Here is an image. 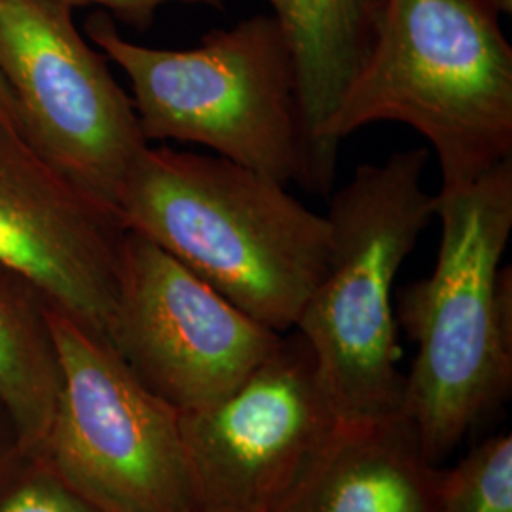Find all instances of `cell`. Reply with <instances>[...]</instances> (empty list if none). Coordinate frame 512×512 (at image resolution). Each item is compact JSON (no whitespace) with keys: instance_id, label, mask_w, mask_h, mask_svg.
Wrapping results in <instances>:
<instances>
[{"instance_id":"cell-1","label":"cell","mask_w":512,"mask_h":512,"mask_svg":"<svg viewBox=\"0 0 512 512\" xmlns=\"http://www.w3.org/2000/svg\"><path fill=\"white\" fill-rule=\"evenodd\" d=\"M118 213L128 232L279 334L294 329L329 266V219L285 184L217 154L148 145Z\"/></svg>"},{"instance_id":"cell-2","label":"cell","mask_w":512,"mask_h":512,"mask_svg":"<svg viewBox=\"0 0 512 512\" xmlns=\"http://www.w3.org/2000/svg\"><path fill=\"white\" fill-rule=\"evenodd\" d=\"M433 272L401 293L397 315L416 357L403 414L433 463L501 403L512 382V158L475 183L435 194Z\"/></svg>"},{"instance_id":"cell-3","label":"cell","mask_w":512,"mask_h":512,"mask_svg":"<svg viewBox=\"0 0 512 512\" xmlns=\"http://www.w3.org/2000/svg\"><path fill=\"white\" fill-rule=\"evenodd\" d=\"M84 31L128 76L148 143L202 145L277 183L330 194L336 173L311 139L293 54L272 14L215 29L190 50L131 42L103 10Z\"/></svg>"},{"instance_id":"cell-4","label":"cell","mask_w":512,"mask_h":512,"mask_svg":"<svg viewBox=\"0 0 512 512\" xmlns=\"http://www.w3.org/2000/svg\"><path fill=\"white\" fill-rule=\"evenodd\" d=\"M494 0H384L363 71L327 128L340 152L378 122L418 131L440 190L475 183L512 158V46Z\"/></svg>"},{"instance_id":"cell-5","label":"cell","mask_w":512,"mask_h":512,"mask_svg":"<svg viewBox=\"0 0 512 512\" xmlns=\"http://www.w3.org/2000/svg\"><path fill=\"white\" fill-rule=\"evenodd\" d=\"M427 162V148H410L361 164L330 202L329 266L294 332L342 423L403 412L393 285L435 220V194L423 186Z\"/></svg>"},{"instance_id":"cell-6","label":"cell","mask_w":512,"mask_h":512,"mask_svg":"<svg viewBox=\"0 0 512 512\" xmlns=\"http://www.w3.org/2000/svg\"><path fill=\"white\" fill-rule=\"evenodd\" d=\"M61 387L37 448L107 512H196L181 412L109 342L48 302Z\"/></svg>"},{"instance_id":"cell-7","label":"cell","mask_w":512,"mask_h":512,"mask_svg":"<svg viewBox=\"0 0 512 512\" xmlns=\"http://www.w3.org/2000/svg\"><path fill=\"white\" fill-rule=\"evenodd\" d=\"M0 78L23 139L118 213L122 188L150 143L107 57L78 31L73 8L0 0Z\"/></svg>"},{"instance_id":"cell-8","label":"cell","mask_w":512,"mask_h":512,"mask_svg":"<svg viewBox=\"0 0 512 512\" xmlns=\"http://www.w3.org/2000/svg\"><path fill=\"white\" fill-rule=\"evenodd\" d=\"M181 423L196 512L287 511L342 425L298 332Z\"/></svg>"},{"instance_id":"cell-9","label":"cell","mask_w":512,"mask_h":512,"mask_svg":"<svg viewBox=\"0 0 512 512\" xmlns=\"http://www.w3.org/2000/svg\"><path fill=\"white\" fill-rule=\"evenodd\" d=\"M281 340L156 243L126 234L109 344L179 412L228 397Z\"/></svg>"},{"instance_id":"cell-10","label":"cell","mask_w":512,"mask_h":512,"mask_svg":"<svg viewBox=\"0 0 512 512\" xmlns=\"http://www.w3.org/2000/svg\"><path fill=\"white\" fill-rule=\"evenodd\" d=\"M126 234L114 209L0 128V266L107 342Z\"/></svg>"},{"instance_id":"cell-11","label":"cell","mask_w":512,"mask_h":512,"mask_svg":"<svg viewBox=\"0 0 512 512\" xmlns=\"http://www.w3.org/2000/svg\"><path fill=\"white\" fill-rule=\"evenodd\" d=\"M442 480L403 412L342 423L285 512H439Z\"/></svg>"},{"instance_id":"cell-12","label":"cell","mask_w":512,"mask_h":512,"mask_svg":"<svg viewBox=\"0 0 512 512\" xmlns=\"http://www.w3.org/2000/svg\"><path fill=\"white\" fill-rule=\"evenodd\" d=\"M289 42L304 118L329 169L327 128L374 46L384 0H268Z\"/></svg>"},{"instance_id":"cell-13","label":"cell","mask_w":512,"mask_h":512,"mask_svg":"<svg viewBox=\"0 0 512 512\" xmlns=\"http://www.w3.org/2000/svg\"><path fill=\"white\" fill-rule=\"evenodd\" d=\"M59 387L48 300L29 281L0 266V404L31 450L48 435Z\"/></svg>"},{"instance_id":"cell-14","label":"cell","mask_w":512,"mask_h":512,"mask_svg":"<svg viewBox=\"0 0 512 512\" xmlns=\"http://www.w3.org/2000/svg\"><path fill=\"white\" fill-rule=\"evenodd\" d=\"M439 512H512V437L484 440L444 471Z\"/></svg>"},{"instance_id":"cell-15","label":"cell","mask_w":512,"mask_h":512,"mask_svg":"<svg viewBox=\"0 0 512 512\" xmlns=\"http://www.w3.org/2000/svg\"><path fill=\"white\" fill-rule=\"evenodd\" d=\"M0 512H107L31 450L0 490Z\"/></svg>"},{"instance_id":"cell-16","label":"cell","mask_w":512,"mask_h":512,"mask_svg":"<svg viewBox=\"0 0 512 512\" xmlns=\"http://www.w3.org/2000/svg\"><path fill=\"white\" fill-rule=\"evenodd\" d=\"M57 2L67 4L73 10L80 6H95L137 31H147L148 27L156 21L158 12L167 4H194V6H207L213 10H224V0H57Z\"/></svg>"},{"instance_id":"cell-17","label":"cell","mask_w":512,"mask_h":512,"mask_svg":"<svg viewBox=\"0 0 512 512\" xmlns=\"http://www.w3.org/2000/svg\"><path fill=\"white\" fill-rule=\"evenodd\" d=\"M31 452L19 435L18 427L6 408L0 404V490L6 486L19 463Z\"/></svg>"},{"instance_id":"cell-18","label":"cell","mask_w":512,"mask_h":512,"mask_svg":"<svg viewBox=\"0 0 512 512\" xmlns=\"http://www.w3.org/2000/svg\"><path fill=\"white\" fill-rule=\"evenodd\" d=\"M0 128L8 129L12 133L21 135V126H19L18 110L14 105V99L8 92L6 84L0 78ZM23 137V135H21Z\"/></svg>"},{"instance_id":"cell-19","label":"cell","mask_w":512,"mask_h":512,"mask_svg":"<svg viewBox=\"0 0 512 512\" xmlns=\"http://www.w3.org/2000/svg\"><path fill=\"white\" fill-rule=\"evenodd\" d=\"M497 10L501 14H511L512 12V0H494Z\"/></svg>"}]
</instances>
